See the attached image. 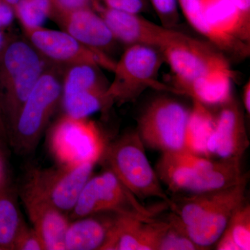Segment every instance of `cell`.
I'll use <instances>...</instances> for the list:
<instances>
[{
    "instance_id": "6da1fadb",
    "label": "cell",
    "mask_w": 250,
    "mask_h": 250,
    "mask_svg": "<svg viewBox=\"0 0 250 250\" xmlns=\"http://www.w3.org/2000/svg\"><path fill=\"white\" fill-rule=\"evenodd\" d=\"M156 172L170 190L194 194L232 187L244 176L241 159L213 161L185 149L163 153Z\"/></svg>"
},
{
    "instance_id": "7a4b0ae2",
    "label": "cell",
    "mask_w": 250,
    "mask_h": 250,
    "mask_svg": "<svg viewBox=\"0 0 250 250\" xmlns=\"http://www.w3.org/2000/svg\"><path fill=\"white\" fill-rule=\"evenodd\" d=\"M64 70V67L47 62L45 70L8 129V141L18 154H31L37 147L62 102Z\"/></svg>"
},
{
    "instance_id": "3957f363",
    "label": "cell",
    "mask_w": 250,
    "mask_h": 250,
    "mask_svg": "<svg viewBox=\"0 0 250 250\" xmlns=\"http://www.w3.org/2000/svg\"><path fill=\"white\" fill-rule=\"evenodd\" d=\"M47 62L25 37L9 36L0 55V103L7 131Z\"/></svg>"
},
{
    "instance_id": "277c9868",
    "label": "cell",
    "mask_w": 250,
    "mask_h": 250,
    "mask_svg": "<svg viewBox=\"0 0 250 250\" xmlns=\"http://www.w3.org/2000/svg\"><path fill=\"white\" fill-rule=\"evenodd\" d=\"M164 61L159 49L150 46L127 45L113 72L114 78L108 84L106 95L112 104L134 101L148 88L181 95L174 86L158 80Z\"/></svg>"
},
{
    "instance_id": "5b68a950",
    "label": "cell",
    "mask_w": 250,
    "mask_h": 250,
    "mask_svg": "<svg viewBox=\"0 0 250 250\" xmlns=\"http://www.w3.org/2000/svg\"><path fill=\"white\" fill-rule=\"evenodd\" d=\"M108 169L139 200L156 197L172 207L153 169L137 131L127 133L106 146L103 157Z\"/></svg>"
},
{
    "instance_id": "8992f818",
    "label": "cell",
    "mask_w": 250,
    "mask_h": 250,
    "mask_svg": "<svg viewBox=\"0 0 250 250\" xmlns=\"http://www.w3.org/2000/svg\"><path fill=\"white\" fill-rule=\"evenodd\" d=\"M166 205L169 206L165 204L151 208L145 207L116 174L108 169L88 179L68 218L73 220L95 213L112 212L153 220Z\"/></svg>"
},
{
    "instance_id": "52a82bcc",
    "label": "cell",
    "mask_w": 250,
    "mask_h": 250,
    "mask_svg": "<svg viewBox=\"0 0 250 250\" xmlns=\"http://www.w3.org/2000/svg\"><path fill=\"white\" fill-rule=\"evenodd\" d=\"M49 147L59 165L95 164L103 159L106 145L98 125L88 118L64 113L49 131Z\"/></svg>"
},
{
    "instance_id": "ba28073f",
    "label": "cell",
    "mask_w": 250,
    "mask_h": 250,
    "mask_svg": "<svg viewBox=\"0 0 250 250\" xmlns=\"http://www.w3.org/2000/svg\"><path fill=\"white\" fill-rule=\"evenodd\" d=\"M188 113L173 99H155L139 116L136 131L144 146L151 149L162 153L184 149Z\"/></svg>"
},
{
    "instance_id": "9c48e42d",
    "label": "cell",
    "mask_w": 250,
    "mask_h": 250,
    "mask_svg": "<svg viewBox=\"0 0 250 250\" xmlns=\"http://www.w3.org/2000/svg\"><path fill=\"white\" fill-rule=\"evenodd\" d=\"M100 68L90 64L65 67L61 102L65 114L88 118L96 112L110 108L112 104L106 95L108 84Z\"/></svg>"
},
{
    "instance_id": "30bf717a",
    "label": "cell",
    "mask_w": 250,
    "mask_h": 250,
    "mask_svg": "<svg viewBox=\"0 0 250 250\" xmlns=\"http://www.w3.org/2000/svg\"><path fill=\"white\" fill-rule=\"evenodd\" d=\"M94 166L83 164L31 169L23 185L32 189L69 216L82 188L91 177Z\"/></svg>"
},
{
    "instance_id": "8fae6325",
    "label": "cell",
    "mask_w": 250,
    "mask_h": 250,
    "mask_svg": "<svg viewBox=\"0 0 250 250\" xmlns=\"http://www.w3.org/2000/svg\"><path fill=\"white\" fill-rule=\"evenodd\" d=\"M24 37L47 62L62 67L90 64L113 72L116 62L100 51L87 47L63 31L43 27L23 29Z\"/></svg>"
},
{
    "instance_id": "7c38bea8",
    "label": "cell",
    "mask_w": 250,
    "mask_h": 250,
    "mask_svg": "<svg viewBox=\"0 0 250 250\" xmlns=\"http://www.w3.org/2000/svg\"><path fill=\"white\" fill-rule=\"evenodd\" d=\"M91 6L106 22L116 41L126 45L139 44L161 51L187 36L154 24L139 14L109 9L98 0H93Z\"/></svg>"
},
{
    "instance_id": "4fadbf2b",
    "label": "cell",
    "mask_w": 250,
    "mask_h": 250,
    "mask_svg": "<svg viewBox=\"0 0 250 250\" xmlns=\"http://www.w3.org/2000/svg\"><path fill=\"white\" fill-rule=\"evenodd\" d=\"M161 52L173 74L174 88L181 95L184 87L192 81L229 64L222 52L188 35Z\"/></svg>"
},
{
    "instance_id": "5bb4252c",
    "label": "cell",
    "mask_w": 250,
    "mask_h": 250,
    "mask_svg": "<svg viewBox=\"0 0 250 250\" xmlns=\"http://www.w3.org/2000/svg\"><path fill=\"white\" fill-rule=\"evenodd\" d=\"M168 221L116 213L102 250H158Z\"/></svg>"
},
{
    "instance_id": "9a60e30c",
    "label": "cell",
    "mask_w": 250,
    "mask_h": 250,
    "mask_svg": "<svg viewBox=\"0 0 250 250\" xmlns=\"http://www.w3.org/2000/svg\"><path fill=\"white\" fill-rule=\"evenodd\" d=\"M18 194L31 227L41 237L45 250H65L64 239L70 223L68 216L23 184Z\"/></svg>"
},
{
    "instance_id": "2e32d148",
    "label": "cell",
    "mask_w": 250,
    "mask_h": 250,
    "mask_svg": "<svg viewBox=\"0 0 250 250\" xmlns=\"http://www.w3.org/2000/svg\"><path fill=\"white\" fill-rule=\"evenodd\" d=\"M51 19L82 44L108 54L118 41L92 6L53 13Z\"/></svg>"
},
{
    "instance_id": "e0dca14e",
    "label": "cell",
    "mask_w": 250,
    "mask_h": 250,
    "mask_svg": "<svg viewBox=\"0 0 250 250\" xmlns=\"http://www.w3.org/2000/svg\"><path fill=\"white\" fill-rule=\"evenodd\" d=\"M223 106L208 141V156L241 159L250 144L243 114L233 99Z\"/></svg>"
},
{
    "instance_id": "ac0fdd59",
    "label": "cell",
    "mask_w": 250,
    "mask_h": 250,
    "mask_svg": "<svg viewBox=\"0 0 250 250\" xmlns=\"http://www.w3.org/2000/svg\"><path fill=\"white\" fill-rule=\"evenodd\" d=\"M207 22L218 35L234 46L242 57L250 54V22L233 0H200Z\"/></svg>"
},
{
    "instance_id": "d6986e66",
    "label": "cell",
    "mask_w": 250,
    "mask_h": 250,
    "mask_svg": "<svg viewBox=\"0 0 250 250\" xmlns=\"http://www.w3.org/2000/svg\"><path fill=\"white\" fill-rule=\"evenodd\" d=\"M248 177V174H244L241 180L231 188L228 197L202 220L185 227L188 236L202 249L207 250L218 241L233 212L244 202Z\"/></svg>"
},
{
    "instance_id": "ffe728a7",
    "label": "cell",
    "mask_w": 250,
    "mask_h": 250,
    "mask_svg": "<svg viewBox=\"0 0 250 250\" xmlns=\"http://www.w3.org/2000/svg\"><path fill=\"white\" fill-rule=\"evenodd\" d=\"M116 213L103 212L70 220L65 231V250H102Z\"/></svg>"
},
{
    "instance_id": "44dd1931",
    "label": "cell",
    "mask_w": 250,
    "mask_h": 250,
    "mask_svg": "<svg viewBox=\"0 0 250 250\" xmlns=\"http://www.w3.org/2000/svg\"><path fill=\"white\" fill-rule=\"evenodd\" d=\"M233 73L229 64L211 70L199 77L182 89L192 100L206 106L224 105L232 100L231 82Z\"/></svg>"
},
{
    "instance_id": "7402d4cb",
    "label": "cell",
    "mask_w": 250,
    "mask_h": 250,
    "mask_svg": "<svg viewBox=\"0 0 250 250\" xmlns=\"http://www.w3.org/2000/svg\"><path fill=\"white\" fill-rule=\"evenodd\" d=\"M192 102L186 126L184 149L197 155L209 157L207 146L214 130L216 117L206 105L195 100Z\"/></svg>"
},
{
    "instance_id": "603a6c76",
    "label": "cell",
    "mask_w": 250,
    "mask_h": 250,
    "mask_svg": "<svg viewBox=\"0 0 250 250\" xmlns=\"http://www.w3.org/2000/svg\"><path fill=\"white\" fill-rule=\"evenodd\" d=\"M24 219L12 187L0 181V250H13L15 238Z\"/></svg>"
},
{
    "instance_id": "cb8c5ba5",
    "label": "cell",
    "mask_w": 250,
    "mask_h": 250,
    "mask_svg": "<svg viewBox=\"0 0 250 250\" xmlns=\"http://www.w3.org/2000/svg\"><path fill=\"white\" fill-rule=\"evenodd\" d=\"M218 250H250V206L243 202L233 212L216 242Z\"/></svg>"
},
{
    "instance_id": "d4e9b609",
    "label": "cell",
    "mask_w": 250,
    "mask_h": 250,
    "mask_svg": "<svg viewBox=\"0 0 250 250\" xmlns=\"http://www.w3.org/2000/svg\"><path fill=\"white\" fill-rule=\"evenodd\" d=\"M182 14L190 26L207 38L220 51L241 57L238 49L215 32L206 20L200 0H177Z\"/></svg>"
},
{
    "instance_id": "484cf974",
    "label": "cell",
    "mask_w": 250,
    "mask_h": 250,
    "mask_svg": "<svg viewBox=\"0 0 250 250\" xmlns=\"http://www.w3.org/2000/svg\"><path fill=\"white\" fill-rule=\"evenodd\" d=\"M14 10L22 29H29L42 27L52 14V6L50 0H19Z\"/></svg>"
},
{
    "instance_id": "4316f807",
    "label": "cell",
    "mask_w": 250,
    "mask_h": 250,
    "mask_svg": "<svg viewBox=\"0 0 250 250\" xmlns=\"http://www.w3.org/2000/svg\"><path fill=\"white\" fill-rule=\"evenodd\" d=\"M169 226L164 233L158 250H202L186 231L185 227L174 213L169 217Z\"/></svg>"
},
{
    "instance_id": "83f0119b",
    "label": "cell",
    "mask_w": 250,
    "mask_h": 250,
    "mask_svg": "<svg viewBox=\"0 0 250 250\" xmlns=\"http://www.w3.org/2000/svg\"><path fill=\"white\" fill-rule=\"evenodd\" d=\"M162 25L174 29L179 20L177 0H149Z\"/></svg>"
},
{
    "instance_id": "f1b7e54d",
    "label": "cell",
    "mask_w": 250,
    "mask_h": 250,
    "mask_svg": "<svg viewBox=\"0 0 250 250\" xmlns=\"http://www.w3.org/2000/svg\"><path fill=\"white\" fill-rule=\"evenodd\" d=\"M13 250H45L41 237L25 221L18 230Z\"/></svg>"
},
{
    "instance_id": "f546056e",
    "label": "cell",
    "mask_w": 250,
    "mask_h": 250,
    "mask_svg": "<svg viewBox=\"0 0 250 250\" xmlns=\"http://www.w3.org/2000/svg\"><path fill=\"white\" fill-rule=\"evenodd\" d=\"M50 1L52 6V14L53 13L69 11V10L77 9V8L91 6L93 0H50Z\"/></svg>"
},
{
    "instance_id": "4dcf8cb0",
    "label": "cell",
    "mask_w": 250,
    "mask_h": 250,
    "mask_svg": "<svg viewBox=\"0 0 250 250\" xmlns=\"http://www.w3.org/2000/svg\"><path fill=\"white\" fill-rule=\"evenodd\" d=\"M15 18L14 8L4 0H0V28L9 27Z\"/></svg>"
},
{
    "instance_id": "1f68e13d",
    "label": "cell",
    "mask_w": 250,
    "mask_h": 250,
    "mask_svg": "<svg viewBox=\"0 0 250 250\" xmlns=\"http://www.w3.org/2000/svg\"><path fill=\"white\" fill-rule=\"evenodd\" d=\"M246 21L250 22V0H233Z\"/></svg>"
},
{
    "instance_id": "d6a6232c",
    "label": "cell",
    "mask_w": 250,
    "mask_h": 250,
    "mask_svg": "<svg viewBox=\"0 0 250 250\" xmlns=\"http://www.w3.org/2000/svg\"><path fill=\"white\" fill-rule=\"evenodd\" d=\"M0 141H8V131L0 103Z\"/></svg>"
},
{
    "instance_id": "836d02e7",
    "label": "cell",
    "mask_w": 250,
    "mask_h": 250,
    "mask_svg": "<svg viewBox=\"0 0 250 250\" xmlns=\"http://www.w3.org/2000/svg\"><path fill=\"white\" fill-rule=\"evenodd\" d=\"M243 105L246 113L250 115V82L248 81V83L243 88Z\"/></svg>"
},
{
    "instance_id": "e575fe53",
    "label": "cell",
    "mask_w": 250,
    "mask_h": 250,
    "mask_svg": "<svg viewBox=\"0 0 250 250\" xmlns=\"http://www.w3.org/2000/svg\"><path fill=\"white\" fill-rule=\"evenodd\" d=\"M4 29L0 28V55L2 53L4 50L5 46L7 43V41L9 40V36L5 35L4 33Z\"/></svg>"
},
{
    "instance_id": "d590c367",
    "label": "cell",
    "mask_w": 250,
    "mask_h": 250,
    "mask_svg": "<svg viewBox=\"0 0 250 250\" xmlns=\"http://www.w3.org/2000/svg\"><path fill=\"white\" fill-rule=\"evenodd\" d=\"M4 1H6V2L8 3V4L11 5V6H12L13 8H14V6H16V4H17V3L18 2V1H19V0H4Z\"/></svg>"
},
{
    "instance_id": "8d00e7d4",
    "label": "cell",
    "mask_w": 250,
    "mask_h": 250,
    "mask_svg": "<svg viewBox=\"0 0 250 250\" xmlns=\"http://www.w3.org/2000/svg\"><path fill=\"white\" fill-rule=\"evenodd\" d=\"M140 1H145V0H140Z\"/></svg>"
}]
</instances>
